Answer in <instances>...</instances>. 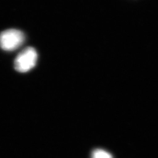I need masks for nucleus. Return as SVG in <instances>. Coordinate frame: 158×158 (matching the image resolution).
<instances>
[{
  "mask_svg": "<svg viewBox=\"0 0 158 158\" xmlns=\"http://www.w3.org/2000/svg\"><path fill=\"white\" fill-rule=\"evenodd\" d=\"M25 35L22 31L10 29L0 34V48L6 51L15 50L23 45Z\"/></svg>",
  "mask_w": 158,
  "mask_h": 158,
  "instance_id": "nucleus-1",
  "label": "nucleus"
},
{
  "mask_svg": "<svg viewBox=\"0 0 158 158\" xmlns=\"http://www.w3.org/2000/svg\"><path fill=\"white\" fill-rule=\"evenodd\" d=\"M91 158H113V157L107 151L101 149H97L91 153Z\"/></svg>",
  "mask_w": 158,
  "mask_h": 158,
  "instance_id": "nucleus-3",
  "label": "nucleus"
},
{
  "mask_svg": "<svg viewBox=\"0 0 158 158\" xmlns=\"http://www.w3.org/2000/svg\"><path fill=\"white\" fill-rule=\"evenodd\" d=\"M38 60V54L35 49L28 47L21 51L17 56L14 67L15 70L21 73H25L35 66Z\"/></svg>",
  "mask_w": 158,
  "mask_h": 158,
  "instance_id": "nucleus-2",
  "label": "nucleus"
}]
</instances>
